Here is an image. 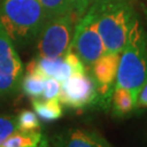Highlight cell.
Segmentation results:
<instances>
[{"label": "cell", "mask_w": 147, "mask_h": 147, "mask_svg": "<svg viewBox=\"0 0 147 147\" xmlns=\"http://www.w3.org/2000/svg\"><path fill=\"white\" fill-rule=\"evenodd\" d=\"M144 11H145V14H146V18H147V9L146 8L144 9ZM146 44H147V35H146Z\"/></svg>", "instance_id": "cell-22"}, {"label": "cell", "mask_w": 147, "mask_h": 147, "mask_svg": "<svg viewBox=\"0 0 147 147\" xmlns=\"http://www.w3.org/2000/svg\"><path fill=\"white\" fill-rule=\"evenodd\" d=\"M0 147H49V140L42 132L18 130L2 143Z\"/></svg>", "instance_id": "cell-10"}, {"label": "cell", "mask_w": 147, "mask_h": 147, "mask_svg": "<svg viewBox=\"0 0 147 147\" xmlns=\"http://www.w3.org/2000/svg\"><path fill=\"white\" fill-rule=\"evenodd\" d=\"M26 72H35L42 75L44 78L57 80L60 83L73 74V71L64 59V56L56 58L37 57L27 64Z\"/></svg>", "instance_id": "cell-9"}, {"label": "cell", "mask_w": 147, "mask_h": 147, "mask_svg": "<svg viewBox=\"0 0 147 147\" xmlns=\"http://www.w3.org/2000/svg\"><path fill=\"white\" fill-rule=\"evenodd\" d=\"M47 20L73 13L70 0H38Z\"/></svg>", "instance_id": "cell-14"}, {"label": "cell", "mask_w": 147, "mask_h": 147, "mask_svg": "<svg viewBox=\"0 0 147 147\" xmlns=\"http://www.w3.org/2000/svg\"><path fill=\"white\" fill-rule=\"evenodd\" d=\"M23 71L16 45L0 22V97L14 94L20 89Z\"/></svg>", "instance_id": "cell-6"}, {"label": "cell", "mask_w": 147, "mask_h": 147, "mask_svg": "<svg viewBox=\"0 0 147 147\" xmlns=\"http://www.w3.org/2000/svg\"><path fill=\"white\" fill-rule=\"evenodd\" d=\"M59 100L73 109L98 105V93L93 76L87 73L72 74L61 83Z\"/></svg>", "instance_id": "cell-7"}, {"label": "cell", "mask_w": 147, "mask_h": 147, "mask_svg": "<svg viewBox=\"0 0 147 147\" xmlns=\"http://www.w3.org/2000/svg\"><path fill=\"white\" fill-rule=\"evenodd\" d=\"M34 111L42 121L50 122L60 119L63 115L62 105L59 99H37L32 100Z\"/></svg>", "instance_id": "cell-12"}, {"label": "cell", "mask_w": 147, "mask_h": 147, "mask_svg": "<svg viewBox=\"0 0 147 147\" xmlns=\"http://www.w3.org/2000/svg\"><path fill=\"white\" fill-rule=\"evenodd\" d=\"M135 108L136 109H143L147 108V82L146 84L142 87L140 93L137 95L136 102H135Z\"/></svg>", "instance_id": "cell-20"}, {"label": "cell", "mask_w": 147, "mask_h": 147, "mask_svg": "<svg viewBox=\"0 0 147 147\" xmlns=\"http://www.w3.org/2000/svg\"><path fill=\"white\" fill-rule=\"evenodd\" d=\"M18 130L20 131H36L40 130V122L35 112L31 110H23L16 117Z\"/></svg>", "instance_id": "cell-15"}, {"label": "cell", "mask_w": 147, "mask_h": 147, "mask_svg": "<svg viewBox=\"0 0 147 147\" xmlns=\"http://www.w3.org/2000/svg\"><path fill=\"white\" fill-rule=\"evenodd\" d=\"M46 21L38 0H0V22L18 47L37 39Z\"/></svg>", "instance_id": "cell-1"}, {"label": "cell", "mask_w": 147, "mask_h": 147, "mask_svg": "<svg viewBox=\"0 0 147 147\" xmlns=\"http://www.w3.org/2000/svg\"><path fill=\"white\" fill-rule=\"evenodd\" d=\"M61 92V83L51 78H46L44 92H42V99H59Z\"/></svg>", "instance_id": "cell-17"}, {"label": "cell", "mask_w": 147, "mask_h": 147, "mask_svg": "<svg viewBox=\"0 0 147 147\" xmlns=\"http://www.w3.org/2000/svg\"><path fill=\"white\" fill-rule=\"evenodd\" d=\"M70 48L79 56L86 67H92L106 53L97 27V9L90 5L84 16L80 18L75 26Z\"/></svg>", "instance_id": "cell-4"}, {"label": "cell", "mask_w": 147, "mask_h": 147, "mask_svg": "<svg viewBox=\"0 0 147 147\" xmlns=\"http://www.w3.org/2000/svg\"><path fill=\"white\" fill-rule=\"evenodd\" d=\"M73 14L49 19L37 37L38 57L56 58L68 51L74 33Z\"/></svg>", "instance_id": "cell-5"}, {"label": "cell", "mask_w": 147, "mask_h": 147, "mask_svg": "<svg viewBox=\"0 0 147 147\" xmlns=\"http://www.w3.org/2000/svg\"><path fill=\"white\" fill-rule=\"evenodd\" d=\"M117 2H130V0H90L92 3H117Z\"/></svg>", "instance_id": "cell-21"}, {"label": "cell", "mask_w": 147, "mask_h": 147, "mask_svg": "<svg viewBox=\"0 0 147 147\" xmlns=\"http://www.w3.org/2000/svg\"><path fill=\"white\" fill-rule=\"evenodd\" d=\"M53 147H109L98 133L73 127L60 132L51 138Z\"/></svg>", "instance_id": "cell-8"}, {"label": "cell", "mask_w": 147, "mask_h": 147, "mask_svg": "<svg viewBox=\"0 0 147 147\" xmlns=\"http://www.w3.org/2000/svg\"><path fill=\"white\" fill-rule=\"evenodd\" d=\"M64 59L70 64V67L73 71V74L86 73V69H85L84 63L82 62V60L79 58V56L74 53L70 47H69L68 51L64 53Z\"/></svg>", "instance_id": "cell-18"}, {"label": "cell", "mask_w": 147, "mask_h": 147, "mask_svg": "<svg viewBox=\"0 0 147 147\" xmlns=\"http://www.w3.org/2000/svg\"><path fill=\"white\" fill-rule=\"evenodd\" d=\"M97 9V27L106 53H120L135 20L130 2L92 3Z\"/></svg>", "instance_id": "cell-3"}, {"label": "cell", "mask_w": 147, "mask_h": 147, "mask_svg": "<svg viewBox=\"0 0 147 147\" xmlns=\"http://www.w3.org/2000/svg\"><path fill=\"white\" fill-rule=\"evenodd\" d=\"M45 80L46 78H44L40 74L35 72H27L26 75L22 79L21 87L23 93L31 97L32 99L42 98Z\"/></svg>", "instance_id": "cell-13"}, {"label": "cell", "mask_w": 147, "mask_h": 147, "mask_svg": "<svg viewBox=\"0 0 147 147\" xmlns=\"http://www.w3.org/2000/svg\"><path fill=\"white\" fill-rule=\"evenodd\" d=\"M136 100L131 90L123 87H115L111 96V106L112 113L115 117L123 118L129 116L135 108Z\"/></svg>", "instance_id": "cell-11"}, {"label": "cell", "mask_w": 147, "mask_h": 147, "mask_svg": "<svg viewBox=\"0 0 147 147\" xmlns=\"http://www.w3.org/2000/svg\"><path fill=\"white\" fill-rule=\"evenodd\" d=\"M73 13L78 18H82L88 10L90 5V0H70Z\"/></svg>", "instance_id": "cell-19"}, {"label": "cell", "mask_w": 147, "mask_h": 147, "mask_svg": "<svg viewBox=\"0 0 147 147\" xmlns=\"http://www.w3.org/2000/svg\"><path fill=\"white\" fill-rule=\"evenodd\" d=\"M16 131H18L16 117L0 115V145Z\"/></svg>", "instance_id": "cell-16"}, {"label": "cell", "mask_w": 147, "mask_h": 147, "mask_svg": "<svg viewBox=\"0 0 147 147\" xmlns=\"http://www.w3.org/2000/svg\"><path fill=\"white\" fill-rule=\"evenodd\" d=\"M147 82L146 34L140 20L135 18L126 38L119 60L116 86L131 90L136 100L137 95Z\"/></svg>", "instance_id": "cell-2"}]
</instances>
